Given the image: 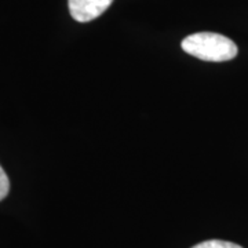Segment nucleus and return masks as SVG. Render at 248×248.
I'll list each match as a JSON object with an SVG mask.
<instances>
[{
    "instance_id": "1",
    "label": "nucleus",
    "mask_w": 248,
    "mask_h": 248,
    "mask_svg": "<svg viewBox=\"0 0 248 248\" xmlns=\"http://www.w3.org/2000/svg\"><path fill=\"white\" fill-rule=\"evenodd\" d=\"M181 47L186 54L208 62L231 61L239 53L233 40L214 32H199L186 36Z\"/></svg>"
},
{
    "instance_id": "2",
    "label": "nucleus",
    "mask_w": 248,
    "mask_h": 248,
    "mask_svg": "<svg viewBox=\"0 0 248 248\" xmlns=\"http://www.w3.org/2000/svg\"><path fill=\"white\" fill-rule=\"evenodd\" d=\"M113 0H69L72 18L78 22H90L102 16Z\"/></svg>"
},
{
    "instance_id": "3",
    "label": "nucleus",
    "mask_w": 248,
    "mask_h": 248,
    "mask_svg": "<svg viewBox=\"0 0 248 248\" xmlns=\"http://www.w3.org/2000/svg\"><path fill=\"white\" fill-rule=\"evenodd\" d=\"M192 248H243L239 244H234L231 241H223V240H207L200 244H197Z\"/></svg>"
},
{
    "instance_id": "4",
    "label": "nucleus",
    "mask_w": 248,
    "mask_h": 248,
    "mask_svg": "<svg viewBox=\"0 0 248 248\" xmlns=\"http://www.w3.org/2000/svg\"><path fill=\"white\" fill-rule=\"evenodd\" d=\"M9 190H10L9 177H7V174L4 172V170L1 169V166H0V202H1L6 196L9 195Z\"/></svg>"
}]
</instances>
